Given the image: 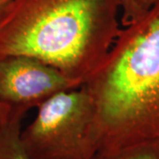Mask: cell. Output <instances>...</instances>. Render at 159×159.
<instances>
[{"mask_svg": "<svg viewBox=\"0 0 159 159\" xmlns=\"http://www.w3.org/2000/svg\"><path fill=\"white\" fill-rule=\"evenodd\" d=\"M82 87L96 111L97 154L159 138V0L120 29Z\"/></svg>", "mask_w": 159, "mask_h": 159, "instance_id": "obj_1", "label": "cell"}, {"mask_svg": "<svg viewBox=\"0 0 159 159\" xmlns=\"http://www.w3.org/2000/svg\"><path fill=\"white\" fill-rule=\"evenodd\" d=\"M122 0H12L0 14V57L28 56L83 85L118 36Z\"/></svg>", "mask_w": 159, "mask_h": 159, "instance_id": "obj_2", "label": "cell"}, {"mask_svg": "<svg viewBox=\"0 0 159 159\" xmlns=\"http://www.w3.org/2000/svg\"><path fill=\"white\" fill-rule=\"evenodd\" d=\"M20 139L33 159H95L98 153L96 111L86 89L59 92L37 107Z\"/></svg>", "mask_w": 159, "mask_h": 159, "instance_id": "obj_3", "label": "cell"}, {"mask_svg": "<svg viewBox=\"0 0 159 159\" xmlns=\"http://www.w3.org/2000/svg\"><path fill=\"white\" fill-rule=\"evenodd\" d=\"M57 69L34 57H0V101L12 107H38L59 92L80 88Z\"/></svg>", "mask_w": 159, "mask_h": 159, "instance_id": "obj_4", "label": "cell"}, {"mask_svg": "<svg viewBox=\"0 0 159 159\" xmlns=\"http://www.w3.org/2000/svg\"><path fill=\"white\" fill-rule=\"evenodd\" d=\"M28 110L13 107L9 119L0 126V159H33L20 139L21 121Z\"/></svg>", "mask_w": 159, "mask_h": 159, "instance_id": "obj_5", "label": "cell"}, {"mask_svg": "<svg viewBox=\"0 0 159 159\" xmlns=\"http://www.w3.org/2000/svg\"><path fill=\"white\" fill-rule=\"evenodd\" d=\"M95 159H159V138L133 144L110 153L97 154Z\"/></svg>", "mask_w": 159, "mask_h": 159, "instance_id": "obj_6", "label": "cell"}, {"mask_svg": "<svg viewBox=\"0 0 159 159\" xmlns=\"http://www.w3.org/2000/svg\"><path fill=\"white\" fill-rule=\"evenodd\" d=\"M157 0H132L133 5V11H134V20H136L140 17L143 12L148 10L150 6Z\"/></svg>", "mask_w": 159, "mask_h": 159, "instance_id": "obj_7", "label": "cell"}, {"mask_svg": "<svg viewBox=\"0 0 159 159\" xmlns=\"http://www.w3.org/2000/svg\"><path fill=\"white\" fill-rule=\"evenodd\" d=\"M122 14L120 17V23L124 27L134 20V11L132 0H122Z\"/></svg>", "mask_w": 159, "mask_h": 159, "instance_id": "obj_8", "label": "cell"}, {"mask_svg": "<svg viewBox=\"0 0 159 159\" xmlns=\"http://www.w3.org/2000/svg\"><path fill=\"white\" fill-rule=\"evenodd\" d=\"M13 107L5 102L0 101V126L4 125L11 116Z\"/></svg>", "mask_w": 159, "mask_h": 159, "instance_id": "obj_9", "label": "cell"}, {"mask_svg": "<svg viewBox=\"0 0 159 159\" xmlns=\"http://www.w3.org/2000/svg\"><path fill=\"white\" fill-rule=\"evenodd\" d=\"M11 1L12 0H0V14H1L2 11L6 9V6H8Z\"/></svg>", "mask_w": 159, "mask_h": 159, "instance_id": "obj_10", "label": "cell"}]
</instances>
